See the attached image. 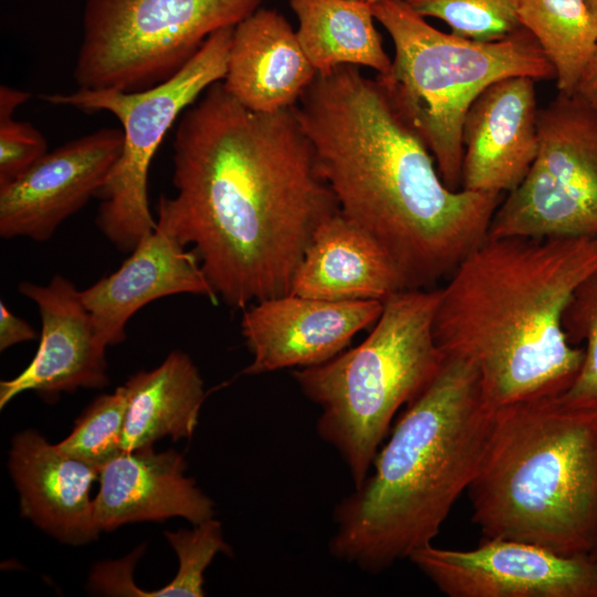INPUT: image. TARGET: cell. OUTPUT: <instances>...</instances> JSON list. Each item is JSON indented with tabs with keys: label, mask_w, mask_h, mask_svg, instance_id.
I'll return each instance as SVG.
<instances>
[{
	"label": "cell",
	"mask_w": 597,
	"mask_h": 597,
	"mask_svg": "<svg viewBox=\"0 0 597 597\" xmlns=\"http://www.w3.org/2000/svg\"><path fill=\"white\" fill-rule=\"evenodd\" d=\"M172 165L157 227L191 245L218 300L238 310L291 293L315 230L339 211L295 106L254 112L217 82L179 117Z\"/></svg>",
	"instance_id": "obj_1"
},
{
	"label": "cell",
	"mask_w": 597,
	"mask_h": 597,
	"mask_svg": "<svg viewBox=\"0 0 597 597\" xmlns=\"http://www.w3.org/2000/svg\"><path fill=\"white\" fill-rule=\"evenodd\" d=\"M295 113L341 213L381 244L406 289L432 287L488 238L502 195L449 189L426 144L358 66L317 74Z\"/></svg>",
	"instance_id": "obj_2"
},
{
	"label": "cell",
	"mask_w": 597,
	"mask_h": 597,
	"mask_svg": "<svg viewBox=\"0 0 597 597\" xmlns=\"http://www.w3.org/2000/svg\"><path fill=\"white\" fill-rule=\"evenodd\" d=\"M596 271L597 239L488 237L440 289L436 342L475 367L494 409L558 397L584 356L567 338L564 313Z\"/></svg>",
	"instance_id": "obj_3"
},
{
	"label": "cell",
	"mask_w": 597,
	"mask_h": 597,
	"mask_svg": "<svg viewBox=\"0 0 597 597\" xmlns=\"http://www.w3.org/2000/svg\"><path fill=\"white\" fill-rule=\"evenodd\" d=\"M494 416L475 367L446 355L406 405L374 472L336 505L331 554L376 574L432 544L479 470Z\"/></svg>",
	"instance_id": "obj_4"
},
{
	"label": "cell",
	"mask_w": 597,
	"mask_h": 597,
	"mask_svg": "<svg viewBox=\"0 0 597 597\" xmlns=\"http://www.w3.org/2000/svg\"><path fill=\"white\" fill-rule=\"evenodd\" d=\"M467 491L483 537L590 554L597 543V412L568 408L556 397L495 409Z\"/></svg>",
	"instance_id": "obj_5"
},
{
	"label": "cell",
	"mask_w": 597,
	"mask_h": 597,
	"mask_svg": "<svg viewBox=\"0 0 597 597\" xmlns=\"http://www.w3.org/2000/svg\"><path fill=\"white\" fill-rule=\"evenodd\" d=\"M440 289H406L357 346L293 371L303 395L320 407V438L345 462L354 488L368 476L394 416L436 377L446 354L433 322Z\"/></svg>",
	"instance_id": "obj_6"
},
{
	"label": "cell",
	"mask_w": 597,
	"mask_h": 597,
	"mask_svg": "<svg viewBox=\"0 0 597 597\" xmlns=\"http://www.w3.org/2000/svg\"><path fill=\"white\" fill-rule=\"evenodd\" d=\"M371 9L394 44L390 67L376 81L430 150L444 185L459 190L463 123L474 100L501 78H555L554 67L524 28L482 42L436 29L405 0H383Z\"/></svg>",
	"instance_id": "obj_7"
},
{
	"label": "cell",
	"mask_w": 597,
	"mask_h": 597,
	"mask_svg": "<svg viewBox=\"0 0 597 597\" xmlns=\"http://www.w3.org/2000/svg\"><path fill=\"white\" fill-rule=\"evenodd\" d=\"M234 27L213 32L171 77L138 92L80 88L45 93L52 105L86 113L106 111L122 124L121 155L96 193V226L121 251L130 252L157 222L148 200L151 159L176 119L212 84L224 78Z\"/></svg>",
	"instance_id": "obj_8"
},
{
	"label": "cell",
	"mask_w": 597,
	"mask_h": 597,
	"mask_svg": "<svg viewBox=\"0 0 597 597\" xmlns=\"http://www.w3.org/2000/svg\"><path fill=\"white\" fill-rule=\"evenodd\" d=\"M262 0H85L73 78L80 88L138 92L171 77L213 32Z\"/></svg>",
	"instance_id": "obj_9"
},
{
	"label": "cell",
	"mask_w": 597,
	"mask_h": 597,
	"mask_svg": "<svg viewBox=\"0 0 597 597\" xmlns=\"http://www.w3.org/2000/svg\"><path fill=\"white\" fill-rule=\"evenodd\" d=\"M537 127L535 159L496 208L488 237L597 239V112L558 93Z\"/></svg>",
	"instance_id": "obj_10"
},
{
	"label": "cell",
	"mask_w": 597,
	"mask_h": 597,
	"mask_svg": "<svg viewBox=\"0 0 597 597\" xmlns=\"http://www.w3.org/2000/svg\"><path fill=\"white\" fill-rule=\"evenodd\" d=\"M449 597H597V561L507 538L468 551L436 547L409 557Z\"/></svg>",
	"instance_id": "obj_11"
},
{
	"label": "cell",
	"mask_w": 597,
	"mask_h": 597,
	"mask_svg": "<svg viewBox=\"0 0 597 597\" xmlns=\"http://www.w3.org/2000/svg\"><path fill=\"white\" fill-rule=\"evenodd\" d=\"M122 128L104 127L43 155L0 186V235L45 241L104 184L123 148Z\"/></svg>",
	"instance_id": "obj_12"
},
{
	"label": "cell",
	"mask_w": 597,
	"mask_h": 597,
	"mask_svg": "<svg viewBox=\"0 0 597 597\" xmlns=\"http://www.w3.org/2000/svg\"><path fill=\"white\" fill-rule=\"evenodd\" d=\"M384 302L326 301L287 293L243 308L241 333L252 355L244 374L323 364L379 318Z\"/></svg>",
	"instance_id": "obj_13"
},
{
	"label": "cell",
	"mask_w": 597,
	"mask_h": 597,
	"mask_svg": "<svg viewBox=\"0 0 597 597\" xmlns=\"http://www.w3.org/2000/svg\"><path fill=\"white\" fill-rule=\"evenodd\" d=\"M18 291L38 307L41 338L31 363L18 376L0 383V408L29 390L52 397L105 387L106 347L96 336L81 291L59 274L46 285L23 281Z\"/></svg>",
	"instance_id": "obj_14"
},
{
	"label": "cell",
	"mask_w": 597,
	"mask_h": 597,
	"mask_svg": "<svg viewBox=\"0 0 597 597\" xmlns=\"http://www.w3.org/2000/svg\"><path fill=\"white\" fill-rule=\"evenodd\" d=\"M538 112L534 78L489 85L464 118L461 189L503 195L516 188L538 149Z\"/></svg>",
	"instance_id": "obj_15"
},
{
	"label": "cell",
	"mask_w": 597,
	"mask_h": 597,
	"mask_svg": "<svg viewBox=\"0 0 597 597\" xmlns=\"http://www.w3.org/2000/svg\"><path fill=\"white\" fill-rule=\"evenodd\" d=\"M174 294L219 302L193 251L157 226L119 269L81 291L96 336L105 347L125 339L127 322L143 306Z\"/></svg>",
	"instance_id": "obj_16"
},
{
	"label": "cell",
	"mask_w": 597,
	"mask_h": 597,
	"mask_svg": "<svg viewBox=\"0 0 597 597\" xmlns=\"http://www.w3.org/2000/svg\"><path fill=\"white\" fill-rule=\"evenodd\" d=\"M9 470L21 515L61 542L83 545L101 532L91 499L100 469L63 452L34 430L12 439Z\"/></svg>",
	"instance_id": "obj_17"
},
{
	"label": "cell",
	"mask_w": 597,
	"mask_h": 597,
	"mask_svg": "<svg viewBox=\"0 0 597 597\" xmlns=\"http://www.w3.org/2000/svg\"><path fill=\"white\" fill-rule=\"evenodd\" d=\"M186 461L172 449L153 447L123 451L100 471L94 498L100 531H114L133 522L179 516L193 525L213 517L214 504L186 476Z\"/></svg>",
	"instance_id": "obj_18"
},
{
	"label": "cell",
	"mask_w": 597,
	"mask_h": 597,
	"mask_svg": "<svg viewBox=\"0 0 597 597\" xmlns=\"http://www.w3.org/2000/svg\"><path fill=\"white\" fill-rule=\"evenodd\" d=\"M316 75L296 31L276 10L256 9L233 28L221 82L247 108L273 113L293 107Z\"/></svg>",
	"instance_id": "obj_19"
},
{
	"label": "cell",
	"mask_w": 597,
	"mask_h": 597,
	"mask_svg": "<svg viewBox=\"0 0 597 597\" xmlns=\"http://www.w3.org/2000/svg\"><path fill=\"white\" fill-rule=\"evenodd\" d=\"M402 290L404 279L387 251L338 211L315 230L291 293L326 301L384 302Z\"/></svg>",
	"instance_id": "obj_20"
},
{
	"label": "cell",
	"mask_w": 597,
	"mask_h": 597,
	"mask_svg": "<svg viewBox=\"0 0 597 597\" xmlns=\"http://www.w3.org/2000/svg\"><path fill=\"white\" fill-rule=\"evenodd\" d=\"M124 386L127 410L123 451L150 448L164 437L176 441L192 436L205 388L187 354L171 352L158 367L136 373Z\"/></svg>",
	"instance_id": "obj_21"
},
{
	"label": "cell",
	"mask_w": 597,
	"mask_h": 597,
	"mask_svg": "<svg viewBox=\"0 0 597 597\" xmlns=\"http://www.w3.org/2000/svg\"><path fill=\"white\" fill-rule=\"evenodd\" d=\"M296 35L317 74L341 65L386 73L391 59L377 31L370 4L355 0H290Z\"/></svg>",
	"instance_id": "obj_22"
},
{
	"label": "cell",
	"mask_w": 597,
	"mask_h": 597,
	"mask_svg": "<svg viewBox=\"0 0 597 597\" xmlns=\"http://www.w3.org/2000/svg\"><path fill=\"white\" fill-rule=\"evenodd\" d=\"M522 28L555 71L558 93L573 95L597 42V18L586 0H510Z\"/></svg>",
	"instance_id": "obj_23"
},
{
	"label": "cell",
	"mask_w": 597,
	"mask_h": 597,
	"mask_svg": "<svg viewBox=\"0 0 597 597\" xmlns=\"http://www.w3.org/2000/svg\"><path fill=\"white\" fill-rule=\"evenodd\" d=\"M126 410L125 386L98 396L76 419L71 433L56 446L101 470L123 452Z\"/></svg>",
	"instance_id": "obj_24"
},
{
	"label": "cell",
	"mask_w": 597,
	"mask_h": 597,
	"mask_svg": "<svg viewBox=\"0 0 597 597\" xmlns=\"http://www.w3.org/2000/svg\"><path fill=\"white\" fill-rule=\"evenodd\" d=\"M563 327L573 345L584 342L585 347L577 376L556 399L568 408L597 412V271L575 291Z\"/></svg>",
	"instance_id": "obj_25"
},
{
	"label": "cell",
	"mask_w": 597,
	"mask_h": 597,
	"mask_svg": "<svg viewBox=\"0 0 597 597\" xmlns=\"http://www.w3.org/2000/svg\"><path fill=\"white\" fill-rule=\"evenodd\" d=\"M167 541L176 552L179 568L175 578L165 587L145 591L133 583L126 589V596L144 597H202L203 573L218 553H230L224 542L222 527L213 517L195 524L192 530L165 532Z\"/></svg>",
	"instance_id": "obj_26"
},
{
	"label": "cell",
	"mask_w": 597,
	"mask_h": 597,
	"mask_svg": "<svg viewBox=\"0 0 597 597\" xmlns=\"http://www.w3.org/2000/svg\"><path fill=\"white\" fill-rule=\"evenodd\" d=\"M423 18L446 22L451 33L482 42L499 41L520 25L510 0H405Z\"/></svg>",
	"instance_id": "obj_27"
},
{
	"label": "cell",
	"mask_w": 597,
	"mask_h": 597,
	"mask_svg": "<svg viewBox=\"0 0 597 597\" xmlns=\"http://www.w3.org/2000/svg\"><path fill=\"white\" fill-rule=\"evenodd\" d=\"M14 111L0 105V186L25 172L48 153L42 133L28 122L15 121Z\"/></svg>",
	"instance_id": "obj_28"
},
{
	"label": "cell",
	"mask_w": 597,
	"mask_h": 597,
	"mask_svg": "<svg viewBox=\"0 0 597 597\" xmlns=\"http://www.w3.org/2000/svg\"><path fill=\"white\" fill-rule=\"evenodd\" d=\"M36 332L24 320L14 315L8 306L0 302V350L19 343L34 339Z\"/></svg>",
	"instance_id": "obj_29"
},
{
	"label": "cell",
	"mask_w": 597,
	"mask_h": 597,
	"mask_svg": "<svg viewBox=\"0 0 597 597\" xmlns=\"http://www.w3.org/2000/svg\"><path fill=\"white\" fill-rule=\"evenodd\" d=\"M574 94L597 112V42L582 72Z\"/></svg>",
	"instance_id": "obj_30"
},
{
	"label": "cell",
	"mask_w": 597,
	"mask_h": 597,
	"mask_svg": "<svg viewBox=\"0 0 597 597\" xmlns=\"http://www.w3.org/2000/svg\"><path fill=\"white\" fill-rule=\"evenodd\" d=\"M586 1H587L588 7L590 8L591 12L597 18V0H586Z\"/></svg>",
	"instance_id": "obj_31"
},
{
	"label": "cell",
	"mask_w": 597,
	"mask_h": 597,
	"mask_svg": "<svg viewBox=\"0 0 597 597\" xmlns=\"http://www.w3.org/2000/svg\"><path fill=\"white\" fill-rule=\"evenodd\" d=\"M355 1L364 2V3L373 6V4H375V3L379 2V1H383V0H355Z\"/></svg>",
	"instance_id": "obj_32"
},
{
	"label": "cell",
	"mask_w": 597,
	"mask_h": 597,
	"mask_svg": "<svg viewBox=\"0 0 597 597\" xmlns=\"http://www.w3.org/2000/svg\"><path fill=\"white\" fill-rule=\"evenodd\" d=\"M589 555L597 561V543H596L595 547L593 548V551L590 552Z\"/></svg>",
	"instance_id": "obj_33"
}]
</instances>
